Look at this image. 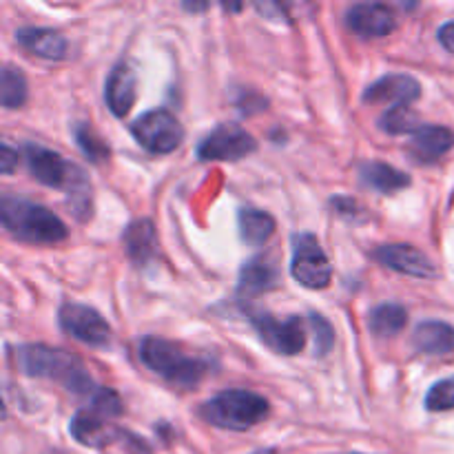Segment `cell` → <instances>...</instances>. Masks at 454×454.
<instances>
[{"label": "cell", "instance_id": "1", "mask_svg": "<svg viewBox=\"0 0 454 454\" xmlns=\"http://www.w3.org/2000/svg\"><path fill=\"white\" fill-rule=\"evenodd\" d=\"M12 353L13 364L22 375L53 380L65 386L69 393L87 395V397L98 390L82 362L67 350L44 344H22L16 346Z\"/></svg>", "mask_w": 454, "mask_h": 454}, {"label": "cell", "instance_id": "2", "mask_svg": "<svg viewBox=\"0 0 454 454\" xmlns=\"http://www.w3.org/2000/svg\"><path fill=\"white\" fill-rule=\"evenodd\" d=\"M25 160L34 180L44 186H51V189L65 191L71 200L74 215L78 220H84L82 213L91 211V184L82 168L62 158L58 151L34 145V142L25 145Z\"/></svg>", "mask_w": 454, "mask_h": 454}, {"label": "cell", "instance_id": "3", "mask_svg": "<svg viewBox=\"0 0 454 454\" xmlns=\"http://www.w3.org/2000/svg\"><path fill=\"white\" fill-rule=\"evenodd\" d=\"M0 222L12 238L25 244H58L67 239V224L43 204L22 195L0 198Z\"/></svg>", "mask_w": 454, "mask_h": 454}, {"label": "cell", "instance_id": "4", "mask_svg": "<svg viewBox=\"0 0 454 454\" xmlns=\"http://www.w3.org/2000/svg\"><path fill=\"white\" fill-rule=\"evenodd\" d=\"M269 412L270 406L262 395L253 393V390L233 388L222 390L215 397L208 399L200 415L207 424L215 426V428L244 433V430L262 424L269 417Z\"/></svg>", "mask_w": 454, "mask_h": 454}, {"label": "cell", "instance_id": "5", "mask_svg": "<svg viewBox=\"0 0 454 454\" xmlns=\"http://www.w3.org/2000/svg\"><path fill=\"white\" fill-rule=\"evenodd\" d=\"M137 355H140V362L149 371L164 377L171 384L182 386V388H191V386L200 384V380L208 371L202 359L191 357L180 346L162 340V337H142L140 346H137Z\"/></svg>", "mask_w": 454, "mask_h": 454}, {"label": "cell", "instance_id": "6", "mask_svg": "<svg viewBox=\"0 0 454 454\" xmlns=\"http://www.w3.org/2000/svg\"><path fill=\"white\" fill-rule=\"evenodd\" d=\"M122 415V402L111 388H98L89 397V406L71 419V437L82 446L100 448L114 439L111 421Z\"/></svg>", "mask_w": 454, "mask_h": 454}, {"label": "cell", "instance_id": "7", "mask_svg": "<svg viewBox=\"0 0 454 454\" xmlns=\"http://www.w3.org/2000/svg\"><path fill=\"white\" fill-rule=\"evenodd\" d=\"M131 136L149 153L167 155L182 145L184 129L171 111L151 109L131 124Z\"/></svg>", "mask_w": 454, "mask_h": 454}, {"label": "cell", "instance_id": "8", "mask_svg": "<svg viewBox=\"0 0 454 454\" xmlns=\"http://www.w3.org/2000/svg\"><path fill=\"white\" fill-rule=\"evenodd\" d=\"M291 275L297 284L310 288V291H319L331 284L333 266L315 235L301 233L295 238Z\"/></svg>", "mask_w": 454, "mask_h": 454}, {"label": "cell", "instance_id": "9", "mask_svg": "<svg viewBox=\"0 0 454 454\" xmlns=\"http://www.w3.org/2000/svg\"><path fill=\"white\" fill-rule=\"evenodd\" d=\"M257 149V142L239 124H217L198 145V158L204 162H238Z\"/></svg>", "mask_w": 454, "mask_h": 454}, {"label": "cell", "instance_id": "10", "mask_svg": "<svg viewBox=\"0 0 454 454\" xmlns=\"http://www.w3.org/2000/svg\"><path fill=\"white\" fill-rule=\"evenodd\" d=\"M58 322L67 335L93 348H102L111 341V326L106 319L87 304H78V301L62 304L58 310Z\"/></svg>", "mask_w": 454, "mask_h": 454}, {"label": "cell", "instance_id": "11", "mask_svg": "<svg viewBox=\"0 0 454 454\" xmlns=\"http://www.w3.org/2000/svg\"><path fill=\"white\" fill-rule=\"evenodd\" d=\"M251 322L255 331L260 333L262 340L279 355H293L300 353L306 344V331L301 317L293 315V317L278 319L269 313H251Z\"/></svg>", "mask_w": 454, "mask_h": 454}, {"label": "cell", "instance_id": "12", "mask_svg": "<svg viewBox=\"0 0 454 454\" xmlns=\"http://www.w3.org/2000/svg\"><path fill=\"white\" fill-rule=\"evenodd\" d=\"M346 25L364 40L386 38L397 27V16L388 4L359 3L346 12Z\"/></svg>", "mask_w": 454, "mask_h": 454}, {"label": "cell", "instance_id": "13", "mask_svg": "<svg viewBox=\"0 0 454 454\" xmlns=\"http://www.w3.org/2000/svg\"><path fill=\"white\" fill-rule=\"evenodd\" d=\"M372 257L386 269L397 270V273L408 275V278L430 279L437 275L433 260L426 253H421L419 248L411 247V244H384V247L372 253Z\"/></svg>", "mask_w": 454, "mask_h": 454}, {"label": "cell", "instance_id": "14", "mask_svg": "<svg viewBox=\"0 0 454 454\" xmlns=\"http://www.w3.org/2000/svg\"><path fill=\"white\" fill-rule=\"evenodd\" d=\"M419 98V80L408 74L384 75L364 91V102H368V105H388V109L390 106H411Z\"/></svg>", "mask_w": 454, "mask_h": 454}, {"label": "cell", "instance_id": "15", "mask_svg": "<svg viewBox=\"0 0 454 454\" xmlns=\"http://www.w3.org/2000/svg\"><path fill=\"white\" fill-rule=\"evenodd\" d=\"M16 43L25 51L44 58V60H62L69 49L65 35L49 27H22L16 31Z\"/></svg>", "mask_w": 454, "mask_h": 454}, {"label": "cell", "instance_id": "16", "mask_svg": "<svg viewBox=\"0 0 454 454\" xmlns=\"http://www.w3.org/2000/svg\"><path fill=\"white\" fill-rule=\"evenodd\" d=\"M105 102L115 118H124L136 102V74L127 62L114 67L105 84Z\"/></svg>", "mask_w": 454, "mask_h": 454}, {"label": "cell", "instance_id": "17", "mask_svg": "<svg viewBox=\"0 0 454 454\" xmlns=\"http://www.w3.org/2000/svg\"><path fill=\"white\" fill-rule=\"evenodd\" d=\"M454 149V131L439 124H419L412 133V153L419 162H434Z\"/></svg>", "mask_w": 454, "mask_h": 454}, {"label": "cell", "instance_id": "18", "mask_svg": "<svg viewBox=\"0 0 454 454\" xmlns=\"http://www.w3.org/2000/svg\"><path fill=\"white\" fill-rule=\"evenodd\" d=\"M275 282H278V269L264 257H253L239 270L238 295L242 300H253V297H260L270 291Z\"/></svg>", "mask_w": 454, "mask_h": 454}, {"label": "cell", "instance_id": "19", "mask_svg": "<svg viewBox=\"0 0 454 454\" xmlns=\"http://www.w3.org/2000/svg\"><path fill=\"white\" fill-rule=\"evenodd\" d=\"M412 346L421 355H448L454 350V328L450 324L428 319L412 333Z\"/></svg>", "mask_w": 454, "mask_h": 454}, {"label": "cell", "instance_id": "20", "mask_svg": "<svg viewBox=\"0 0 454 454\" xmlns=\"http://www.w3.org/2000/svg\"><path fill=\"white\" fill-rule=\"evenodd\" d=\"M124 251L136 264H146L158 255V238L151 220H136L122 233Z\"/></svg>", "mask_w": 454, "mask_h": 454}, {"label": "cell", "instance_id": "21", "mask_svg": "<svg viewBox=\"0 0 454 454\" xmlns=\"http://www.w3.org/2000/svg\"><path fill=\"white\" fill-rule=\"evenodd\" d=\"M359 177L366 186L380 191V193H397V191L411 186V176L399 168L390 167L386 162H377V160H371V162H364L359 167Z\"/></svg>", "mask_w": 454, "mask_h": 454}, {"label": "cell", "instance_id": "22", "mask_svg": "<svg viewBox=\"0 0 454 454\" xmlns=\"http://www.w3.org/2000/svg\"><path fill=\"white\" fill-rule=\"evenodd\" d=\"M238 226L248 247H264L275 233V217L260 208H242L238 215Z\"/></svg>", "mask_w": 454, "mask_h": 454}, {"label": "cell", "instance_id": "23", "mask_svg": "<svg viewBox=\"0 0 454 454\" xmlns=\"http://www.w3.org/2000/svg\"><path fill=\"white\" fill-rule=\"evenodd\" d=\"M408 313L402 304L395 301H386V304L375 306L368 315V326H371L372 335L377 337H393L406 328Z\"/></svg>", "mask_w": 454, "mask_h": 454}, {"label": "cell", "instance_id": "24", "mask_svg": "<svg viewBox=\"0 0 454 454\" xmlns=\"http://www.w3.org/2000/svg\"><path fill=\"white\" fill-rule=\"evenodd\" d=\"M0 100L4 109H20L27 102L25 74L12 65H4L0 74Z\"/></svg>", "mask_w": 454, "mask_h": 454}, {"label": "cell", "instance_id": "25", "mask_svg": "<svg viewBox=\"0 0 454 454\" xmlns=\"http://www.w3.org/2000/svg\"><path fill=\"white\" fill-rule=\"evenodd\" d=\"M417 115L411 106H390L381 114L380 129L390 136H406V133H415Z\"/></svg>", "mask_w": 454, "mask_h": 454}, {"label": "cell", "instance_id": "26", "mask_svg": "<svg viewBox=\"0 0 454 454\" xmlns=\"http://www.w3.org/2000/svg\"><path fill=\"white\" fill-rule=\"evenodd\" d=\"M74 137H75V145L80 146V151L84 153V158L91 160V162H105L106 158H109V146H106V142L102 140L100 136H96V131H93L89 124L80 122L74 127Z\"/></svg>", "mask_w": 454, "mask_h": 454}, {"label": "cell", "instance_id": "27", "mask_svg": "<svg viewBox=\"0 0 454 454\" xmlns=\"http://www.w3.org/2000/svg\"><path fill=\"white\" fill-rule=\"evenodd\" d=\"M424 403L430 412L454 411V377L437 381V384L428 390Z\"/></svg>", "mask_w": 454, "mask_h": 454}, {"label": "cell", "instance_id": "28", "mask_svg": "<svg viewBox=\"0 0 454 454\" xmlns=\"http://www.w3.org/2000/svg\"><path fill=\"white\" fill-rule=\"evenodd\" d=\"M310 326H313L315 333V350H317V355L331 353L333 344H335V333H333V326L328 324V319L313 313L310 315Z\"/></svg>", "mask_w": 454, "mask_h": 454}, {"label": "cell", "instance_id": "29", "mask_svg": "<svg viewBox=\"0 0 454 454\" xmlns=\"http://www.w3.org/2000/svg\"><path fill=\"white\" fill-rule=\"evenodd\" d=\"M16 164H18V151H13L12 146L4 142L3 145V164H0V171H3L4 176H9V173H13Z\"/></svg>", "mask_w": 454, "mask_h": 454}, {"label": "cell", "instance_id": "30", "mask_svg": "<svg viewBox=\"0 0 454 454\" xmlns=\"http://www.w3.org/2000/svg\"><path fill=\"white\" fill-rule=\"evenodd\" d=\"M439 43H442L448 51L454 53V20L446 22V25L439 29Z\"/></svg>", "mask_w": 454, "mask_h": 454}, {"label": "cell", "instance_id": "31", "mask_svg": "<svg viewBox=\"0 0 454 454\" xmlns=\"http://www.w3.org/2000/svg\"><path fill=\"white\" fill-rule=\"evenodd\" d=\"M182 7L186 9V12H204V9H208V4L204 3V4H191V3H184L182 4Z\"/></svg>", "mask_w": 454, "mask_h": 454}, {"label": "cell", "instance_id": "32", "mask_svg": "<svg viewBox=\"0 0 454 454\" xmlns=\"http://www.w3.org/2000/svg\"><path fill=\"white\" fill-rule=\"evenodd\" d=\"M255 454H275V452H270V450H260V452H255Z\"/></svg>", "mask_w": 454, "mask_h": 454}]
</instances>
